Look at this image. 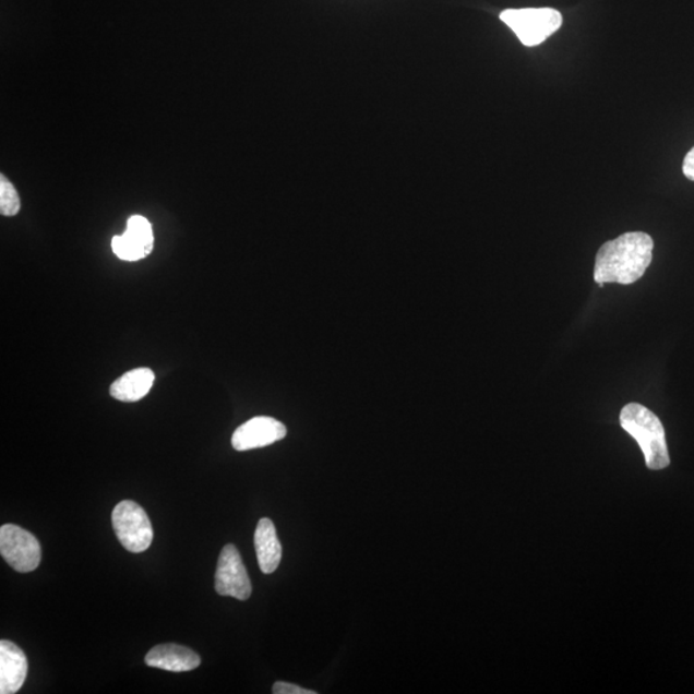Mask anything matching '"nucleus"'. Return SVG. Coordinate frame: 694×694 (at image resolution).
Segmentation results:
<instances>
[{"label":"nucleus","instance_id":"obj_6","mask_svg":"<svg viewBox=\"0 0 694 694\" xmlns=\"http://www.w3.org/2000/svg\"><path fill=\"white\" fill-rule=\"evenodd\" d=\"M215 589L218 595L248 601L252 585L241 554L234 545L223 548L215 574Z\"/></svg>","mask_w":694,"mask_h":694},{"label":"nucleus","instance_id":"obj_10","mask_svg":"<svg viewBox=\"0 0 694 694\" xmlns=\"http://www.w3.org/2000/svg\"><path fill=\"white\" fill-rule=\"evenodd\" d=\"M146 663L151 668L183 672L198 669L201 657L190 648L168 643L152 648L146 656Z\"/></svg>","mask_w":694,"mask_h":694},{"label":"nucleus","instance_id":"obj_3","mask_svg":"<svg viewBox=\"0 0 694 694\" xmlns=\"http://www.w3.org/2000/svg\"><path fill=\"white\" fill-rule=\"evenodd\" d=\"M501 20L526 47L541 45L562 25V14L553 9L505 10Z\"/></svg>","mask_w":694,"mask_h":694},{"label":"nucleus","instance_id":"obj_5","mask_svg":"<svg viewBox=\"0 0 694 694\" xmlns=\"http://www.w3.org/2000/svg\"><path fill=\"white\" fill-rule=\"evenodd\" d=\"M0 553L17 573H32L41 561V547L32 533L17 525L0 527Z\"/></svg>","mask_w":694,"mask_h":694},{"label":"nucleus","instance_id":"obj_2","mask_svg":"<svg viewBox=\"0 0 694 694\" xmlns=\"http://www.w3.org/2000/svg\"><path fill=\"white\" fill-rule=\"evenodd\" d=\"M620 424L639 444L649 469L659 471L670 466L665 429L654 411L638 403L627 404L621 410Z\"/></svg>","mask_w":694,"mask_h":694},{"label":"nucleus","instance_id":"obj_15","mask_svg":"<svg viewBox=\"0 0 694 694\" xmlns=\"http://www.w3.org/2000/svg\"><path fill=\"white\" fill-rule=\"evenodd\" d=\"M683 174L686 179L694 182V147L686 154L683 163Z\"/></svg>","mask_w":694,"mask_h":694},{"label":"nucleus","instance_id":"obj_11","mask_svg":"<svg viewBox=\"0 0 694 694\" xmlns=\"http://www.w3.org/2000/svg\"><path fill=\"white\" fill-rule=\"evenodd\" d=\"M255 549L262 573L273 574L282 560V546L272 519L262 518L259 520L255 531Z\"/></svg>","mask_w":694,"mask_h":694},{"label":"nucleus","instance_id":"obj_13","mask_svg":"<svg viewBox=\"0 0 694 694\" xmlns=\"http://www.w3.org/2000/svg\"><path fill=\"white\" fill-rule=\"evenodd\" d=\"M21 201L16 188L3 176L0 178V213L4 216L17 215Z\"/></svg>","mask_w":694,"mask_h":694},{"label":"nucleus","instance_id":"obj_7","mask_svg":"<svg viewBox=\"0 0 694 694\" xmlns=\"http://www.w3.org/2000/svg\"><path fill=\"white\" fill-rule=\"evenodd\" d=\"M286 435V426L277 419L255 417L236 430L231 436V445L237 452H248L277 443Z\"/></svg>","mask_w":694,"mask_h":694},{"label":"nucleus","instance_id":"obj_14","mask_svg":"<svg viewBox=\"0 0 694 694\" xmlns=\"http://www.w3.org/2000/svg\"><path fill=\"white\" fill-rule=\"evenodd\" d=\"M273 693L276 694H316L315 691H309L301 689L299 685H295L286 682H277L273 685Z\"/></svg>","mask_w":694,"mask_h":694},{"label":"nucleus","instance_id":"obj_1","mask_svg":"<svg viewBox=\"0 0 694 694\" xmlns=\"http://www.w3.org/2000/svg\"><path fill=\"white\" fill-rule=\"evenodd\" d=\"M654 246L653 237L643 231H631L606 242L596 258L595 280L598 286L635 284L653 263Z\"/></svg>","mask_w":694,"mask_h":694},{"label":"nucleus","instance_id":"obj_12","mask_svg":"<svg viewBox=\"0 0 694 694\" xmlns=\"http://www.w3.org/2000/svg\"><path fill=\"white\" fill-rule=\"evenodd\" d=\"M154 382L155 373L149 368H135L112 383L110 394L119 402H140L149 393Z\"/></svg>","mask_w":694,"mask_h":694},{"label":"nucleus","instance_id":"obj_4","mask_svg":"<svg viewBox=\"0 0 694 694\" xmlns=\"http://www.w3.org/2000/svg\"><path fill=\"white\" fill-rule=\"evenodd\" d=\"M112 526L122 547L132 553L147 551L154 540L151 520L140 504L120 502L112 512Z\"/></svg>","mask_w":694,"mask_h":694},{"label":"nucleus","instance_id":"obj_9","mask_svg":"<svg viewBox=\"0 0 694 694\" xmlns=\"http://www.w3.org/2000/svg\"><path fill=\"white\" fill-rule=\"evenodd\" d=\"M27 675L24 650L11 641L0 642V693L13 694L21 690Z\"/></svg>","mask_w":694,"mask_h":694},{"label":"nucleus","instance_id":"obj_8","mask_svg":"<svg viewBox=\"0 0 694 694\" xmlns=\"http://www.w3.org/2000/svg\"><path fill=\"white\" fill-rule=\"evenodd\" d=\"M154 249V234L149 222L143 216L134 215L128 220L124 235L116 236L112 240V250L125 262H139L148 256Z\"/></svg>","mask_w":694,"mask_h":694}]
</instances>
